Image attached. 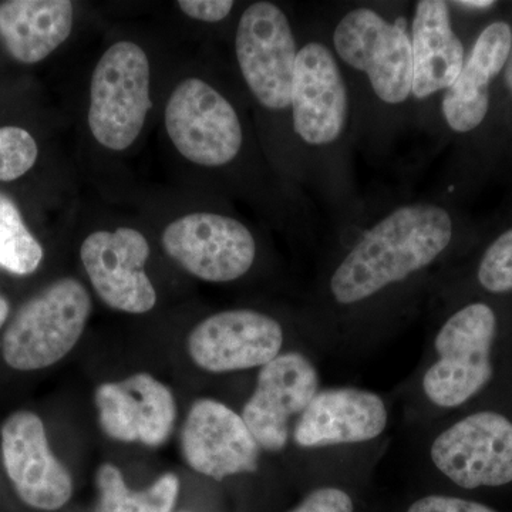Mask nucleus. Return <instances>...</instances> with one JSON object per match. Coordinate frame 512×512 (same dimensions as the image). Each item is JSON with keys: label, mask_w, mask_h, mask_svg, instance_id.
Here are the masks:
<instances>
[{"label": "nucleus", "mask_w": 512, "mask_h": 512, "mask_svg": "<svg viewBox=\"0 0 512 512\" xmlns=\"http://www.w3.org/2000/svg\"><path fill=\"white\" fill-rule=\"evenodd\" d=\"M453 218L439 205L419 202L390 212L350 249L330 278L340 305H353L433 264L453 239Z\"/></svg>", "instance_id": "1"}, {"label": "nucleus", "mask_w": 512, "mask_h": 512, "mask_svg": "<svg viewBox=\"0 0 512 512\" xmlns=\"http://www.w3.org/2000/svg\"><path fill=\"white\" fill-rule=\"evenodd\" d=\"M92 313L89 292L77 279L46 286L16 313L3 335V359L12 369H46L72 352Z\"/></svg>", "instance_id": "2"}, {"label": "nucleus", "mask_w": 512, "mask_h": 512, "mask_svg": "<svg viewBox=\"0 0 512 512\" xmlns=\"http://www.w3.org/2000/svg\"><path fill=\"white\" fill-rule=\"evenodd\" d=\"M495 333L497 316L485 303H470L448 318L434 340L439 359L423 377L431 403L453 409L491 382Z\"/></svg>", "instance_id": "3"}, {"label": "nucleus", "mask_w": 512, "mask_h": 512, "mask_svg": "<svg viewBox=\"0 0 512 512\" xmlns=\"http://www.w3.org/2000/svg\"><path fill=\"white\" fill-rule=\"evenodd\" d=\"M150 99V63L133 42L114 43L101 56L90 84L89 127L101 146L124 151L136 143Z\"/></svg>", "instance_id": "4"}, {"label": "nucleus", "mask_w": 512, "mask_h": 512, "mask_svg": "<svg viewBox=\"0 0 512 512\" xmlns=\"http://www.w3.org/2000/svg\"><path fill=\"white\" fill-rule=\"evenodd\" d=\"M333 47L343 62L366 74L373 92L384 103L397 106L409 99L412 42L399 22H389L366 6L352 9L336 25Z\"/></svg>", "instance_id": "5"}, {"label": "nucleus", "mask_w": 512, "mask_h": 512, "mask_svg": "<svg viewBox=\"0 0 512 512\" xmlns=\"http://www.w3.org/2000/svg\"><path fill=\"white\" fill-rule=\"evenodd\" d=\"M165 128L178 153L191 163L221 167L241 151V121L232 104L200 79L175 87L165 107Z\"/></svg>", "instance_id": "6"}, {"label": "nucleus", "mask_w": 512, "mask_h": 512, "mask_svg": "<svg viewBox=\"0 0 512 512\" xmlns=\"http://www.w3.org/2000/svg\"><path fill=\"white\" fill-rule=\"evenodd\" d=\"M298 52L284 10L271 2H255L245 9L235 36V53L249 90L266 109L291 107Z\"/></svg>", "instance_id": "7"}, {"label": "nucleus", "mask_w": 512, "mask_h": 512, "mask_svg": "<svg viewBox=\"0 0 512 512\" xmlns=\"http://www.w3.org/2000/svg\"><path fill=\"white\" fill-rule=\"evenodd\" d=\"M437 470L458 487L474 490L512 483V421L478 412L457 421L431 444Z\"/></svg>", "instance_id": "8"}, {"label": "nucleus", "mask_w": 512, "mask_h": 512, "mask_svg": "<svg viewBox=\"0 0 512 512\" xmlns=\"http://www.w3.org/2000/svg\"><path fill=\"white\" fill-rule=\"evenodd\" d=\"M163 247L185 271L202 281L232 282L252 268L254 235L242 222L212 212H194L164 229Z\"/></svg>", "instance_id": "9"}, {"label": "nucleus", "mask_w": 512, "mask_h": 512, "mask_svg": "<svg viewBox=\"0 0 512 512\" xmlns=\"http://www.w3.org/2000/svg\"><path fill=\"white\" fill-rule=\"evenodd\" d=\"M80 256L94 291L110 308L141 315L156 306V289L144 271L150 245L137 229L94 232L84 239Z\"/></svg>", "instance_id": "10"}, {"label": "nucleus", "mask_w": 512, "mask_h": 512, "mask_svg": "<svg viewBox=\"0 0 512 512\" xmlns=\"http://www.w3.org/2000/svg\"><path fill=\"white\" fill-rule=\"evenodd\" d=\"M284 330L265 313L234 309L198 323L188 338L192 362L210 373L254 369L281 355Z\"/></svg>", "instance_id": "11"}, {"label": "nucleus", "mask_w": 512, "mask_h": 512, "mask_svg": "<svg viewBox=\"0 0 512 512\" xmlns=\"http://www.w3.org/2000/svg\"><path fill=\"white\" fill-rule=\"evenodd\" d=\"M318 389V370L302 353H282L262 366L241 414L259 447L269 453L284 450L289 421L305 412Z\"/></svg>", "instance_id": "12"}, {"label": "nucleus", "mask_w": 512, "mask_h": 512, "mask_svg": "<svg viewBox=\"0 0 512 512\" xmlns=\"http://www.w3.org/2000/svg\"><path fill=\"white\" fill-rule=\"evenodd\" d=\"M291 107L295 133L309 146H328L345 131L348 89L338 60L323 43L309 42L299 49Z\"/></svg>", "instance_id": "13"}, {"label": "nucleus", "mask_w": 512, "mask_h": 512, "mask_svg": "<svg viewBox=\"0 0 512 512\" xmlns=\"http://www.w3.org/2000/svg\"><path fill=\"white\" fill-rule=\"evenodd\" d=\"M2 456L6 474L20 500L42 511H56L69 503L73 480L52 453L45 424L37 414L20 410L2 426Z\"/></svg>", "instance_id": "14"}, {"label": "nucleus", "mask_w": 512, "mask_h": 512, "mask_svg": "<svg viewBox=\"0 0 512 512\" xmlns=\"http://www.w3.org/2000/svg\"><path fill=\"white\" fill-rule=\"evenodd\" d=\"M188 466L215 481L255 473L261 447L242 416L227 404L200 399L191 404L181 431Z\"/></svg>", "instance_id": "15"}, {"label": "nucleus", "mask_w": 512, "mask_h": 512, "mask_svg": "<svg viewBox=\"0 0 512 512\" xmlns=\"http://www.w3.org/2000/svg\"><path fill=\"white\" fill-rule=\"evenodd\" d=\"M387 426L382 397L356 387L318 392L293 431L299 447L315 448L375 440Z\"/></svg>", "instance_id": "16"}, {"label": "nucleus", "mask_w": 512, "mask_h": 512, "mask_svg": "<svg viewBox=\"0 0 512 512\" xmlns=\"http://www.w3.org/2000/svg\"><path fill=\"white\" fill-rule=\"evenodd\" d=\"M512 29L508 23L494 22L480 33L464 62L456 82L441 101L447 126L456 133H468L483 123L490 109V84L508 62Z\"/></svg>", "instance_id": "17"}, {"label": "nucleus", "mask_w": 512, "mask_h": 512, "mask_svg": "<svg viewBox=\"0 0 512 512\" xmlns=\"http://www.w3.org/2000/svg\"><path fill=\"white\" fill-rule=\"evenodd\" d=\"M410 42L413 57L412 94L416 99H429L456 82L466 62V52L451 25L447 2H417Z\"/></svg>", "instance_id": "18"}, {"label": "nucleus", "mask_w": 512, "mask_h": 512, "mask_svg": "<svg viewBox=\"0 0 512 512\" xmlns=\"http://www.w3.org/2000/svg\"><path fill=\"white\" fill-rule=\"evenodd\" d=\"M73 15L69 0H9L0 6V40L18 62H42L72 33Z\"/></svg>", "instance_id": "19"}, {"label": "nucleus", "mask_w": 512, "mask_h": 512, "mask_svg": "<svg viewBox=\"0 0 512 512\" xmlns=\"http://www.w3.org/2000/svg\"><path fill=\"white\" fill-rule=\"evenodd\" d=\"M99 512H173L180 495V478L165 473L146 490L128 487L120 468L106 463L96 474Z\"/></svg>", "instance_id": "20"}, {"label": "nucleus", "mask_w": 512, "mask_h": 512, "mask_svg": "<svg viewBox=\"0 0 512 512\" xmlns=\"http://www.w3.org/2000/svg\"><path fill=\"white\" fill-rule=\"evenodd\" d=\"M123 383L137 399L138 443L163 446L177 420V403L170 387L150 373H136Z\"/></svg>", "instance_id": "21"}, {"label": "nucleus", "mask_w": 512, "mask_h": 512, "mask_svg": "<svg viewBox=\"0 0 512 512\" xmlns=\"http://www.w3.org/2000/svg\"><path fill=\"white\" fill-rule=\"evenodd\" d=\"M42 259V245L26 227L19 208L0 192V266L12 274L30 275Z\"/></svg>", "instance_id": "22"}, {"label": "nucleus", "mask_w": 512, "mask_h": 512, "mask_svg": "<svg viewBox=\"0 0 512 512\" xmlns=\"http://www.w3.org/2000/svg\"><path fill=\"white\" fill-rule=\"evenodd\" d=\"M94 400L106 436L120 443H138L137 399L126 384H100Z\"/></svg>", "instance_id": "23"}, {"label": "nucleus", "mask_w": 512, "mask_h": 512, "mask_svg": "<svg viewBox=\"0 0 512 512\" xmlns=\"http://www.w3.org/2000/svg\"><path fill=\"white\" fill-rule=\"evenodd\" d=\"M39 154L35 138L20 127H0V181L18 180L32 170Z\"/></svg>", "instance_id": "24"}, {"label": "nucleus", "mask_w": 512, "mask_h": 512, "mask_svg": "<svg viewBox=\"0 0 512 512\" xmlns=\"http://www.w3.org/2000/svg\"><path fill=\"white\" fill-rule=\"evenodd\" d=\"M478 282L485 291L505 293L512 291V228L503 232L493 244L485 249L480 266Z\"/></svg>", "instance_id": "25"}, {"label": "nucleus", "mask_w": 512, "mask_h": 512, "mask_svg": "<svg viewBox=\"0 0 512 512\" xmlns=\"http://www.w3.org/2000/svg\"><path fill=\"white\" fill-rule=\"evenodd\" d=\"M352 498L339 488L323 487L306 495L298 507L289 512H353Z\"/></svg>", "instance_id": "26"}, {"label": "nucleus", "mask_w": 512, "mask_h": 512, "mask_svg": "<svg viewBox=\"0 0 512 512\" xmlns=\"http://www.w3.org/2000/svg\"><path fill=\"white\" fill-rule=\"evenodd\" d=\"M407 512H497L487 505L463 500V498L447 497V495H429L420 498Z\"/></svg>", "instance_id": "27"}, {"label": "nucleus", "mask_w": 512, "mask_h": 512, "mask_svg": "<svg viewBox=\"0 0 512 512\" xmlns=\"http://www.w3.org/2000/svg\"><path fill=\"white\" fill-rule=\"evenodd\" d=\"M177 5L191 19L207 23L221 22L234 8L231 0H180Z\"/></svg>", "instance_id": "28"}, {"label": "nucleus", "mask_w": 512, "mask_h": 512, "mask_svg": "<svg viewBox=\"0 0 512 512\" xmlns=\"http://www.w3.org/2000/svg\"><path fill=\"white\" fill-rule=\"evenodd\" d=\"M457 6H463L467 9H488L495 5L491 0H466V2H457Z\"/></svg>", "instance_id": "29"}, {"label": "nucleus", "mask_w": 512, "mask_h": 512, "mask_svg": "<svg viewBox=\"0 0 512 512\" xmlns=\"http://www.w3.org/2000/svg\"><path fill=\"white\" fill-rule=\"evenodd\" d=\"M9 316V302L0 295V329L5 325L6 320Z\"/></svg>", "instance_id": "30"}, {"label": "nucleus", "mask_w": 512, "mask_h": 512, "mask_svg": "<svg viewBox=\"0 0 512 512\" xmlns=\"http://www.w3.org/2000/svg\"><path fill=\"white\" fill-rule=\"evenodd\" d=\"M505 82H507L508 90L512 94V46L510 57H508V62L505 64Z\"/></svg>", "instance_id": "31"}]
</instances>
